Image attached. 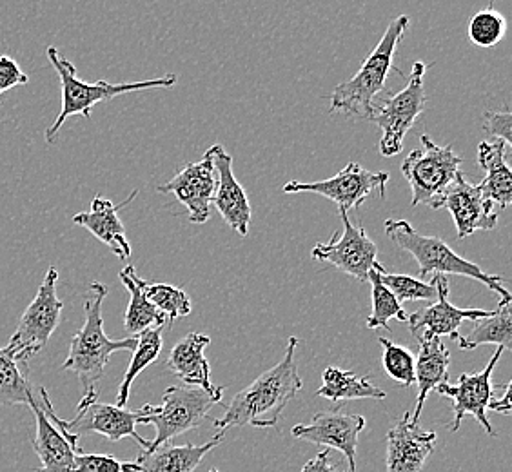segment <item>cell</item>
Listing matches in <instances>:
<instances>
[{"mask_svg": "<svg viewBox=\"0 0 512 472\" xmlns=\"http://www.w3.org/2000/svg\"><path fill=\"white\" fill-rule=\"evenodd\" d=\"M298 342L300 340L296 336H291L282 362L260 374L253 384L235 394L226 414L213 422L215 429L226 433L227 429H240L246 425L258 429H271L278 425L289 402L295 400L298 391L304 387L295 362Z\"/></svg>", "mask_w": 512, "mask_h": 472, "instance_id": "6da1fadb", "label": "cell"}, {"mask_svg": "<svg viewBox=\"0 0 512 472\" xmlns=\"http://www.w3.org/2000/svg\"><path fill=\"white\" fill-rule=\"evenodd\" d=\"M108 296V287L100 282H91L88 300L84 302L86 322L71 340L68 358L62 364L64 371L77 374L82 387V402L99 400L97 384L106 373L111 354L131 351L137 347V336L122 340H111L104 331L102 304Z\"/></svg>", "mask_w": 512, "mask_h": 472, "instance_id": "7a4b0ae2", "label": "cell"}, {"mask_svg": "<svg viewBox=\"0 0 512 472\" xmlns=\"http://www.w3.org/2000/svg\"><path fill=\"white\" fill-rule=\"evenodd\" d=\"M411 19L400 15L391 20L384 37L376 44L375 50L364 60L362 68L351 79L336 86L331 93V113H342L347 117L371 118L375 111L376 99L385 91L387 77L394 71V53L409 30Z\"/></svg>", "mask_w": 512, "mask_h": 472, "instance_id": "3957f363", "label": "cell"}, {"mask_svg": "<svg viewBox=\"0 0 512 472\" xmlns=\"http://www.w3.org/2000/svg\"><path fill=\"white\" fill-rule=\"evenodd\" d=\"M385 235L389 236V240H393L394 246L400 247L418 262L420 278L427 275L467 276L498 293L502 300H512L511 293L503 286L502 276L485 273L478 264H473L458 253H454L442 238L420 235L407 220H385Z\"/></svg>", "mask_w": 512, "mask_h": 472, "instance_id": "277c9868", "label": "cell"}, {"mask_svg": "<svg viewBox=\"0 0 512 472\" xmlns=\"http://www.w3.org/2000/svg\"><path fill=\"white\" fill-rule=\"evenodd\" d=\"M48 59H50L51 66L57 71L60 84H62V109H60L59 117L55 118V122L46 131L48 144H53L55 138L59 137V131L69 117L82 115V117L89 118L93 108L100 102L115 99L120 95L135 93V91H144V89L171 88L178 82L177 75L169 73L160 79L140 80V82L111 84L106 80H99L95 84H89L77 77V68L69 60L62 59L55 46L48 48Z\"/></svg>", "mask_w": 512, "mask_h": 472, "instance_id": "5b68a950", "label": "cell"}, {"mask_svg": "<svg viewBox=\"0 0 512 472\" xmlns=\"http://www.w3.org/2000/svg\"><path fill=\"white\" fill-rule=\"evenodd\" d=\"M222 402V396L207 393L193 385H171L162 396L160 405H144L137 411V425H153L157 436L149 442L148 451L168 445L180 434L197 429L209 411Z\"/></svg>", "mask_w": 512, "mask_h": 472, "instance_id": "8992f818", "label": "cell"}, {"mask_svg": "<svg viewBox=\"0 0 512 472\" xmlns=\"http://www.w3.org/2000/svg\"><path fill=\"white\" fill-rule=\"evenodd\" d=\"M57 282L59 271L57 267L51 266L37 295L26 307L24 315L20 316L17 331L4 347L19 364L28 365L31 358H35L48 345L51 335L60 325L64 304L57 296Z\"/></svg>", "mask_w": 512, "mask_h": 472, "instance_id": "52a82bcc", "label": "cell"}, {"mask_svg": "<svg viewBox=\"0 0 512 472\" xmlns=\"http://www.w3.org/2000/svg\"><path fill=\"white\" fill-rule=\"evenodd\" d=\"M429 64L422 60L414 62L411 77L402 91L394 93L391 97L376 104L371 115V122H375L382 129L380 138V155L382 157H396L404 149L405 137L414 126V122L425 111V73Z\"/></svg>", "mask_w": 512, "mask_h": 472, "instance_id": "ba28073f", "label": "cell"}, {"mask_svg": "<svg viewBox=\"0 0 512 472\" xmlns=\"http://www.w3.org/2000/svg\"><path fill=\"white\" fill-rule=\"evenodd\" d=\"M422 149H414L402 162V173L413 189L411 206L436 209L445 189L453 184L462 166V158L451 146H438L429 135L420 137Z\"/></svg>", "mask_w": 512, "mask_h": 472, "instance_id": "9c48e42d", "label": "cell"}, {"mask_svg": "<svg viewBox=\"0 0 512 472\" xmlns=\"http://www.w3.org/2000/svg\"><path fill=\"white\" fill-rule=\"evenodd\" d=\"M37 394H39L40 402L44 405L51 420L62 425L68 433L77 434V436L100 434V436L108 438L109 442H120L122 438H133L142 447V451H148V440L137 433V411L133 413L119 405L100 404L99 400L80 402L77 416L71 422H66L55 413L50 394L44 387H39Z\"/></svg>", "mask_w": 512, "mask_h": 472, "instance_id": "30bf717a", "label": "cell"}, {"mask_svg": "<svg viewBox=\"0 0 512 472\" xmlns=\"http://www.w3.org/2000/svg\"><path fill=\"white\" fill-rule=\"evenodd\" d=\"M387 182H389L387 173H375L356 162H349L335 177L318 180V182L291 180L284 186V193L287 195L313 193V195L333 200L340 211H351V209L362 207L365 200L375 191L384 197Z\"/></svg>", "mask_w": 512, "mask_h": 472, "instance_id": "8fae6325", "label": "cell"}, {"mask_svg": "<svg viewBox=\"0 0 512 472\" xmlns=\"http://www.w3.org/2000/svg\"><path fill=\"white\" fill-rule=\"evenodd\" d=\"M344 233H335L325 244H316L311 256L318 262H329L345 275L353 276L365 284L369 273L378 262V247L365 233L364 227L355 226L347 211H340Z\"/></svg>", "mask_w": 512, "mask_h": 472, "instance_id": "7c38bea8", "label": "cell"}, {"mask_svg": "<svg viewBox=\"0 0 512 472\" xmlns=\"http://www.w3.org/2000/svg\"><path fill=\"white\" fill-rule=\"evenodd\" d=\"M505 349L498 347L493 358L489 360L487 367L480 371V373L469 374L465 373L460 376V380L456 385L447 384L438 385L434 391L436 393L444 394L447 398H451L453 402L454 420L449 423V429L456 433L462 427L463 418L467 414L474 416L478 423L482 425L483 431L489 436H496V431L493 429V423L489 422L487 418V405L493 400L496 391L491 384V376H493L494 367L500 362L502 354Z\"/></svg>", "mask_w": 512, "mask_h": 472, "instance_id": "4fadbf2b", "label": "cell"}, {"mask_svg": "<svg viewBox=\"0 0 512 472\" xmlns=\"http://www.w3.org/2000/svg\"><path fill=\"white\" fill-rule=\"evenodd\" d=\"M440 207L451 213L458 240H465L478 231H491L500 220L496 209L483 198L480 186L473 184L462 171H458L453 184L438 200L436 209Z\"/></svg>", "mask_w": 512, "mask_h": 472, "instance_id": "5bb4252c", "label": "cell"}, {"mask_svg": "<svg viewBox=\"0 0 512 472\" xmlns=\"http://www.w3.org/2000/svg\"><path fill=\"white\" fill-rule=\"evenodd\" d=\"M365 418L360 414H344L338 411H322L309 423L293 427V436L313 445H322L329 451H340L349 463V471L356 472V447L358 436L364 431Z\"/></svg>", "mask_w": 512, "mask_h": 472, "instance_id": "9a60e30c", "label": "cell"}, {"mask_svg": "<svg viewBox=\"0 0 512 472\" xmlns=\"http://www.w3.org/2000/svg\"><path fill=\"white\" fill-rule=\"evenodd\" d=\"M217 187V173L211 160V153L198 162H189L175 177L157 187L158 193H173L180 204L189 211V222L195 226L206 224L211 218V202Z\"/></svg>", "mask_w": 512, "mask_h": 472, "instance_id": "2e32d148", "label": "cell"}, {"mask_svg": "<svg viewBox=\"0 0 512 472\" xmlns=\"http://www.w3.org/2000/svg\"><path fill=\"white\" fill-rule=\"evenodd\" d=\"M436 282V300L424 309L416 311L407 318L411 335L420 340L425 336H451L456 340L460 335L458 329L465 320H480L485 316L493 315V311L483 309H462L449 302V280L442 275H434Z\"/></svg>", "mask_w": 512, "mask_h": 472, "instance_id": "e0dca14e", "label": "cell"}, {"mask_svg": "<svg viewBox=\"0 0 512 472\" xmlns=\"http://www.w3.org/2000/svg\"><path fill=\"white\" fill-rule=\"evenodd\" d=\"M207 151L211 153V160L217 173V187L211 204L217 206L218 213L224 218L227 226L238 235L247 236L253 211L246 189L233 173V157L220 144L211 146Z\"/></svg>", "mask_w": 512, "mask_h": 472, "instance_id": "ac0fdd59", "label": "cell"}, {"mask_svg": "<svg viewBox=\"0 0 512 472\" xmlns=\"http://www.w3.org/2000/svg\"><path fill=\"white\" fill-rule=\"evenodd\" d=\"M436 447V433L411 422V411L387 433V472H420Z\"/></svg>", "mask_w": 512, "mask_h": 472, "instance_id": "d6986e66", "label": "cell"}, {"mask_svg": "<svg viewBox=\"0 0 512 472\" xmlns=\"http://www.w3.org/2000/svg\"><path fill=\"white\" fill-rule=\"evenodd\" d=\"M35 414V440L33 449L39 456L40 469L37 472H71L75 454L80 453V440H69L55 423L51 422L44 405L37 400L30 405Z\"/></svg>", "mask_w": 512, "mask_h": 472, "instance_id": "ffe728a7", "label": "cell"}, {"mask_svg": "<svg viewBox=\"0 0 512 472\" xmlns=\"http://www.w3.org/2000/svg\"><path fill=\"white\" fill-rule=\"evenodd\" d=\"M138 197V191L135 189L122 204L115 206L108 198H102L100 195L93 198L91 209L79 213L73 217L75 226L88 229L91 235L100 240L106 246L119 256L120 260H128L131 256V246L126 238V229L119 218V211L122 207L131 204Z\"/></svg>", "mask_w": 512, "mask_h": 472, "instance_id": "44dd1931", "label": "cell"}, {"mask_svg": "<svg viewBox=\"0 0 512 472\" xmlns=\"http://www.w3.org/2000/svg\"><path fill=\"white\" fill-rule=\"evenodd\" d=\"M418 354L414 356V384L418 385V398L416 407L411 413V422H420V416L424 411L425 400L431 391L438 385L449 382V364H451V353L445 347L442 338L438 336H425L418 340Z\"/></svg>", "mask_w": 512, "mask_h": 472, "instance_id": "7402d4cb", "label": "cell"}, {"mask_svg": "<svg viewBox=\"0 0 512 472\" xmlns=\"http://www.w3.org/2000/svg\"><path fill=\"white\" fill-rule=\"evenodd\" d=\"M511 148L502 140H485L478 144V166L485 178L478 184L482 195L491 206L500 211L512 204V173L509 168Z\"/></svg>", "mask_w": 512, "mask_h": 472, "instance_id": "603a6c76", "label": "cell"}, {"mask_svg": "<svg viewBox=\"0 0 512 472\" xmlns=\"http://www.w3.org/2000/svg\"><path fill=\"white\" fill-rule=\"evenodd\" d=\"M209 342H211L209 336L189 333L182 340H178L175 347L171 349L166 364L184 384L200 387L215 396H224L226 389L222 385H213L209 378L211 367L204 356Z\"/></svg>", "mask_w": 512, "mask_h": 472, "instance_id": "cb8c5ba5", "label": "cell"}, {"mask_svg": "<svg viewBox=\"0 0 512 472\" xmlns=\"http://www.w3.org/2000/svg\"><path fill=\"white\" fill-rule=\"evenodd\" d=\"M224 442V433L202 445H162L155 451H140L137 472H195L198 465L215 447Z\"/></svg>", "mask_w": 512, "mask_h": 472, "instance_id": "d4e9b609", "label": "cell"}, {"mask_svg": "<svg viewBox=\"0 0 512 472\" xmlns=\"http://www.w3.org/2000/svg\"><path fill=\"white\" fill-rule=\"evenodd\" d=\"M458 347L463 351H473L480 345H496L512 349V300H502L493 315L474 320L473 331L469 335H458Z\"/></svg>", "mask_w": 512, "mask_h": 472, "instance_id": "484cf974", "label": "cell"}, {"mask_svg": "<svg viewBox=\"0 0 512 472\" xmlns=\"http://www.w3.org/2000/svg\"><path fill=\"white\" fill-rule=\"evenodd\" d=\"M316 396L331 402H345V400H384L387 394L369 378L338 369V367H327L322 374V385L316 391Z\"/></svg>", "mask_w": 512, "mask_h": 472, "instance_id": "4316f807", "label": "cell"}, {"mask_svg": "<svg viewBox=\"0 0 512 472\" xmlns=\"http://www.w3.org/2000/svg\"><path fill=\"white\" fill-rule=\"evenodd\" d=\"M120 282L128 289L129 305L124 318V327L129 335L137 336L153 327L168 325V318L149 302L142 289L138 286V275L135 267L128 266L120 271Z\"/></svg>", "mask_w": 512, "mask_h": 472, "instance_id": "83f0119b", "label": "cell"}, {"mask_svg": "<svg viewBox=\"0 0 512 472\" xmlns=\"http://www.w3.org/2000/svg\"><path fill=\"white\" fill-rule=\"evenodd\" d=\"M166 325L146 329L140 335H137V347L133 349V356L129 362L128 371L124 374L122 382H120L119 396H117V404L119 407L128 405L129 393H131V385L135 382L138 374L142 373L146 367L155 364L162 351V333H164Z\"/></svg>", "mask_w": 512, "mask_h": 472, "instance_id": "f1b7e54d", "label": "cell"}, {"mask_svg": "<svg viewBox=\"0 0 512 472\" xmlns=\"http://www.w3.org/2000/svg\"><path fill=\"white\" fill-rule=\"evenodd\" d=\"M24 367L0 347V405H31L37 400Z\"/></svg>", "mask_w": 512, "mask_h": 472, "instance_id": "f546056e", "label": "cell"}, {"mask_svg": "<svg viewBox=\"0 0 512 472\" xmlns=\"http://www.w3.org/2000/svg\"><path fill=\"white\" fill-rule=\"evenodd\" d=\"M380 262H376L373 271L369 273V282H371V298H373V313L367 318V329H387L389 327V320H400V322H407V311H405L402 304L396 300V296L382 284L380 280Z\"/></svg>", "mask_w": 512, "mask_h": 472, "instance_id": "4dcf8cb0", "label": "cell"}, {"mask_svg": "<svg viewBox=\"0 0 512 472\" xmlns=\"http://www.w3.org/2000/svg\"><path fill=\"white\" fill-rule=\"evenodd\" d=\"M138 286L146 295L149 302L157 307L162 315L168 318V325L173 324L177 318L188 316L193 309L189 296L180 287L169 286V284H151L138 276Z\"/></svg>", "mask_w": 512, "mask_h": 472, "instance_id": "1f68e13d", "label": "cell"}, {"mask_svg": "<svg viewBox=\"0 0 512 472\" xmlns=\"http://www.w3.org/2000/svg\"><path fill=\"white\" fill-rule=\"evenodd\" d=\"M507 33V20L500 11L494 10V0L489 2L485 10L478 11L473 19L469 20V40L478 48H494L502 42Z\"/></svg>", "mask_w": 512, "mask_h": 472, "instance_id": "d6a6232c", "label": "cell"}, {"mask_svg": "<svg viewBox=\"0 0 512 472\" xmlns=\"http://www.w3.org/2000/svg\"><path fill=\"white\" fill-rule=\"evenodd\" d=\"M380 271V280L394 296L396 300L402 304V302H433L436 300V282H424L420 278H414L409 275H393V273H387L382 264L378 267Z\"/></svg>", "mask_w": 512, "mask_h": 472, "instance_id": "836d02e7", "label": "cell"}, {"mask_svg": "<svg viewBox=\"0 0 512 472\" xmlns=\"http://www.w3.org/2000/svg\"><path fill=\"white\" fill-rule=\"evenodd\" d=\"M384 349L385 373L393 378L394 382L411 387L414 384V354L402 345L394 344L389 338L378 340Z\"/></svg>", "mask_w": 512, "mask_h": 472, "instance_id": "e575fe53", "label": "cell"}, {"mask_svg": "<svg viewBox=\"0 0 512 472\" xmlns=\"http://www.w3.org/2000/svg\"><path fill=\"white\" fill-rule=\"evenodd\" d=\"M135 462H119L111 454H75L71 472H137Z\"/></svg>", "mask_w": 512, "mask_h": 472, "instance_id": "d590c367", "label": "cell"}, {"mask_svg": "<svg viewBox=\"0 0 512 472\" xmlns=\"http://www.w3.org/2000/svg\"><path fill=\"white\" fill-rule=\"evenodd\" d=\"M483 129L491 137L502 140L509 148H512V113L507 106L498 111H487L483 115Z\"/></svg>", "mask_w": 512, "mask_h": 472, "instance_id": "8d00e7d4", "label": "cell"}, {"mask_svg": "<svg viewBox=\"0 0 512 472\" xmlns=\"http://www.w3.org/2000/svg\"><path fill=\"white\" fill-rule=\"evenodd\" d=\"M30 77L20 69L19 62L8 55H0V104L4 95L17 86H26Z\"/></svg>", "mask_w": 512, "mask_h": 472, "instance_id": "74e56055", "label": "cell"}, {"mask_svg": "<svg viewBox=\"0 0 512 472\" xmlns=\"http://www.w3.org/2000/svg\"><path fill=\"white\" fill-rule=\"evenodd\" d=\"M329 458H331V451L325 449L324 453L316 454L313 460H309L300 472H347L338 471L335 465H331Z\"/></svg>", "mask_w": 512, "mask_h": 472, "instance_id": "f35d334b", "label": "cell"}, {"mask_svg": "<svg viewBox=\"0 0 512 472\" xmlns=\"http://www.w3.org/2000/svg\"><path fill=\"white\" fill-rule=\"evenodd\" d=\"M511 385L509 382L507 384H503V396L502 398H498V400H491L489 405H487V409L489 411H496V413L505 414V416H509L512 411L511 405Z\"/></svg>", "mask_w": 512, "mask_h": 472, "instance_id": "ab89813d", "label": "cell"}, {"mask_svg": "<svg viewBox=\"0 0 512 472\" xmlns=\"http://www.w3.org/2000/svg\"><path fill=\"white\" fill-rule=\"evenodd\" d=\"M209 472H218L217 469H211Z\"/></svg>", "mask_w": 512, "mask_h": 472, "instance_id": "60d3db41", "label": "cell"}]
</instances>
